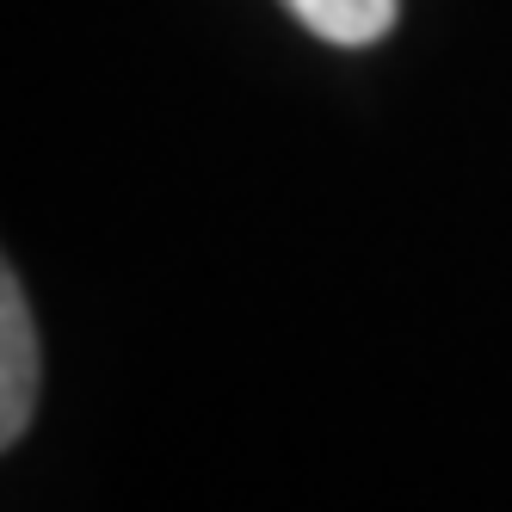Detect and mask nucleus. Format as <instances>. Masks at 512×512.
<instances>
[{
    "mask_svg": "<svg viewBox=\"0 0 512 512\" xmlns=\"http://www.w3.org/2000/svg\"><path fill=\"white\" fill-rule=\"evenodd\" d=\"M38 408V334L19 297V278L0 284V445H19Z\"/></svg>",
    "mask_w": 512,
    "mask_h": 512,
    "instance_id": "nucleus-1",
    "label": "nucleus"
},
{
    "mask_svg": "<svg viewBox=\"0 0 512 512\" xmlns=\"http://www.w3.org/2000/svg\"><path fill=\"white\" fill-rule=\"evenodd\" d=\"M315 38L327 44H377L383 31L395 25V0H284Z\"/></svg>",
    "mask_w": 512,
    "mask_h": 512,
    "instance_id": "nucleus-2",
    "label": "nucleus"
}]
</instances>
